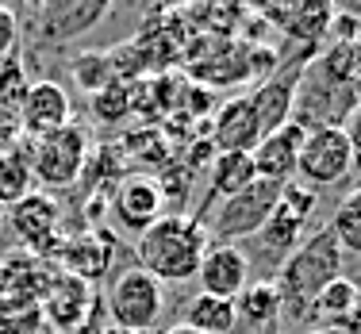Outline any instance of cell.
<instances>
[{"label": "cell", "instance_id": "1", "mask_svg": "<svg viewBox=\"0 0 361 334\" xmlns=\"http://www.w3.org/2000/svg\"><path fill=\"white\" fill-rule=\"evenodd\" d=\"M208 246H212V235L200 216L169 211L135 238V261H139L135 269L150 273L161 288L185 285V280H196V269H200Z\"/></svg>", "mask_w": 361, "mask_h": 334}, {"label": "cell", "instance_id": "2", "mask_svg": "<svg viewBox=\"0 0 361 334\" xmlns=\"http://www.w3.org/2000/svg\"><path fill=\"white\" fill-rule=\"evenodd\" d=\"M342 261L346 254L338 250L331 230H312L296 250L281 261L277 273V296H281V315H292V319L307 323V307L319 296L323 285H331L334 277H342Z\"/></svg>", "mask_w": 361, "mask_h": 334}, {"label": "cell", "instance_id": "3", "mask_svg": "<svg viewBox=\"0 0 361 334\" xmlns=\"http://www.w3.org/2000/svg\"><path fill=\"white\" fill-rule=\"evenodd\" d=\"M27 158H31V181L62 192V188H70L77 177L85 173V166H89V135L77 123H70L54 135L31 139Z\"/></svg>", "mask_w": 361, "mask_h": 334}, {"label": "cell", "instance_id": "4", "mask_svg": "<svg viewBox=\"0 0 361 334\" xmlns=\"http://www.w3.org/2000/svg\"><path fill=\"white\" fill-rule=\"evenodd\" d=\"M161 311H166V288L142 269H127L108 288V315L116 330L127 334H154Z\"/></svg>", "mask_w": 361, "mask_h": 334}, {"label": "cell", "instance_id": "5", "mask_svg": "<svg viewBox=\"0 0 361 334\" xmlns=\"http://www.w3.org/2000/svg\"><path fill=\"white\" fill-rule=\"evenodd\" d=\"M354 169V150H350L342 127H315L304 135V147L296 158V181L307 185L312 192L338 185Z\"/></svg>", "mask_w": 361, "mask_h": 334}, {"label": "cell", "instance_id": "6", "mask_svg": "<svg viewBox=\"0 0 361 334\" xmlns=\"http://www.w3.org/2000/svg\"><path fill=\"white\" fill-rule=\"evenodd\" d=\"M281 188L285 185H273L257 177L254 185H246L243 192H235L231 200L219 204V211L208 223V235L216 242H231L235 246L238 238H250L262 230V223L269 219V211L281 204Z\"/></svg>", "mask_w": 361, "mask_h": 334}, {"label": "cell", "instance_id": "7", "mask_svg": "<svg viewBox=\"0 0 361 334\" xmlns=\"http://www.w3.org/2000/svg\"><path fill=\"white\" fill-rule=\"evenodd\" d=\"M4 219H8V227H12V235L20 238L31 254H58V246H62V235H58V227H62V208H58L47 192H39V188L27 192L23 200H16L12 208H4Z\"/></svg>", "mask_w": 361, "mask_h": 334}, {"label": "cell", "instance_id": "8", "mask_svg": "<svg viewBox=\"0 0 361 334\" xmlns=\"http://www.w3.org/2000/svg\"><path fill=\"white\" fill-rule=\"evenodd\" d=\"M73 123V100L58 81H31L20 97V131L31 139L54 135Z\"/></svg>", "mask_w": 361, "mask_h": 334}, {"label": "cell", "instance_id": "9", "mask_svg": "<svg viewBox=\"0 0 361 334\" xmlns=\"http://www.w3.org/2000/svg\"><path fill=\"white\" fill-rule=\"evenodd\" d=\"M161 208H166V200H161L158 181H154L150 173L119 177L116 192H111V211H116L119 230L139 238L146 227H154V223L161 219Z\"/></svg>", "mask_w": 361, "mask_h": 334}, {"label": "cell", "instance_id": "10", "mask_svg": "<svg viewBox=\"0 0 361 334\" xmlns=\"http://www.w3.org/2000/svg\"><path fill=\"white\" fill-rule=\"evenodd\" d=\"M54 258L62 265V273L92 285V280L108 277L111 261H116V235L111 230H85L77 238H66Z\"/></svg>", "mask_w": 361, "mask_h": 334}, {"label": "cell", "instance_id": "11", "mask_svg": "<svg viewBox=\"0 0 361 334\" xmlns=\"http://www.w3.org/2000/svg\"><path fill=\"white\" fill-rule=\"evenodd\" d=\"M204 296H219V299H235L250 285V258L231 242H212L204 254L200 269H196Z\"/></svg>", "mask_w": 361, "mask_h": 334}, {"label": "cell", "instance_id": "12", "mask_svg": "<svg viewBox=\"0 0 361 334\" xmlns=\"http://www.w3.org/2000/svg\"><path fill=\"white\" fill-rule=\"evenodd\" d=\"M108 16L104 0H62V4L35 8V35L42 42H70L85 35L89 27H97Z\"/></svg>", "mask_w": 361, "mask_h": 334}, {"label": "cell", "instance_id": "13", "mask_svg": "<svg viewBox=\"0 0 361 334\" xmlns=\"http://www.w3.org/2000/svg\"><path fill=\"white\" fill-rule=\"evenodd\" d=\"M304 127L300 123H288L277 127L273 135H265L262 142L250 150L254 158V173L262 181H273V185H288L296 177V158H300V147H304Z\"/></svg>", "mask_w": 361, "mask_h": 334}, {"label": "cell", "instance_id": "14", "mask_svg": "<svg viewBox=\"0 0 361 334\" xmlns=\"http://www.w3.org/2000/svg\"><path fill=\"white\" fill-rule=\"evenodd\" d=\"M212 123H216L212 127V147L219 154H250L257 142H262V127H257L250 97L227 100V104L216 111Z\"/></svg>", "mask_w": 361, "mask_h": 334}, {"label": "cell", "instance_id": "15", "mask_svg": "<svg viewBox=\"0 0 361 334\" xmlns=\"http://www.w3.org/2000/svg\"><path fill=\"white\" fill-rule=\"evenodd\" d=\"M300 77H304V66H300V70L273 73L269 81H262L254 92H246V97H250V104H254L257 127H262V139H265V135H273L277 127H285L288 119H292V100H296Z\"/></svg>", "mask_w": 361, "mask_h": 334}, {"label": "cell", "instance_id": "16", "mask_svg": "<svg viewBox=\"0 0 361 334\" xmlns=\"http://www.w3.org/2000/svg\"><path fill=\"white\" fill-rule=\"evenodd\" d=\"M89 304H92V285L70 277V273H54L42 292V307H47V319L62 330H73L85 323L89 315Z\"/></svg>", "mask_w": 361, "mask_h": 334}, {"label": "cell", "instance_id": "17", "mask_svg": "<svg viewBox=\"0 0 361 334\" xmlns=\"http://www.w3.org/2000/svg\"><path fill=\"white\" fill-rule=\"evenodd\" d=\"M235 319H238V327H246V330L277 334V323H281L277 285H273V280H250V285L235 296Z\"/></svg>", "mask_w": 361, "mask_h": 334}, {"label": "cell", "instance_id": "18", "mask_svg": "<svg viewBox=\"0 0 361 334\" xmlns=\"http://www.w3.org/2000/svg\"><path fill=\"white\" fill-rule=\"evenodd\" d=\"M27 192H35L27 142H8V147H0V208H12Z\"/></svg>", "mask_w": 361, "mask_h": 334}, {"label": "cell", "instance_id": "19", "mask_svg": "<svg viewBox=\"0 0 361 334\" xmlns=\"http://www.w3.org/2000/svg\"><path fill=\"white\" fill-rule=\"evenodd\" d=\"M304 227L307 219L296 216L292 208H285V204H277V208L269 211V219L262 223V230H257V238H262V246L273 254V258L285 261L292 250H296L300 242H304Z\"/></svg>", "mask_w": 361, "mask_h": 334}, {"label": "cell", "instance_id": "20", "mask_svg": "<svg viewBox=\"0 0 361 334\" xmlns=\"http://www.w3.org/2000/svg\"><path fill=\"white\" fill-rule=\"evenodd\" d=\"M185 327L200 330V334H235L238 319H235V299H219V296H192L185 307Z\"/></svg>", "mask_w": 361, "mask_h": 334}, {"label": "cell", "instance_id": "21", "mask_svg": "<svg viewBox=\"0 0 361 334\" xmlns=\"http://www.w3.org/2000/svg\"><path fill=\"white\" fill-rule=\"evenodd\" d=\"M254 181H257V173H254V158H250V154H216V161H212L208 204L231 200L235 192H243V188L254 185Z\"/></svg>", "mask_w": 361, "mask_h": 334}, {"label": "cell", "instance_id": "22", "mask_svg": "<svg viewBox=\"0 0 361 334\" xmlns=\"http://www.w3.org/2000/svg\"><path fill=\"white\" fill-rule=\"evenodd\" d=\"M361 299V288L354 285L350 277H334L331 285L319 288V296L312 299V307H307V319L323 323V327H338V319H346L350 307H354Z\"/></svg>", "mask_w": 361, "mask_h": 334}, {"label": "cell", "instance_id": "23", "mask_svg": "<svg viewBox=\"0 0 361 334\" xmlns=\"http://www.w3.org/2000/svg\"><path fill=\"white\" fill-rule=\"evenodd\" d=\"M326 230L334 235V242H338L342 254H354V258H361V188H354V192L342 196V204L334 208Z\"/></svg>", "mask_w": 361, "mask_h": 334}, {"label": "cell", "instance_id": "24", "mask_svg": "<svg viewBox=\"0 0 361 334\" xmlns=\"http://www.w3.org/2000/svg\"><path fill=\"white\" fill-rule=\"evenodd\" d=\"M73 81L81 85L89 97H92V92H100L104 85L116 81L111 58H108V54H97V50H92V54H77V58H73Z\"/></svg>", "mask_w": 361, "mask_h": 334}, {"label": "cell", "instance_id": "25", "mask_svg": "<svg viewBox=\"0 0 361 334\" xmlns=\"http://www.w3.org/2000/svg\"><path fill=\"white\" fill-rule=\"evenodd\" d=\"M131 92L123 89L119 81L104 85L100 92H92V111H97V119H108V123H116V119H123L127 111H131Z\"/></svg>", "mask_w": 361, "mask_h": 334}, {"label": "cell", "instance_id": "26", "mask_svg": "<svg viewBox=\"0 0 361 334\" xmlns=\"http://www.w3.org/2000/svg\"><path fill=\"white\" fill-rule=\"evenodd\" d=\"M20 39H23V23L16 16V8L0 4V62H8L20 50Z\"/></svg>", "mask_w": 361, "mask_h": 334}, {"label": "cell", "instance_id": "27", "mask_svg": "<svg viewBox=\"0 0 361 334\" xmlns=\"http://www.w3.org/2000/svg\"><path fill=\"white\" fill-rule=\"evenodd\" d=\"M342 135H346V142H350V150H354V158L361 154V104L350 108V116L342 119Z\"/></svg>", "mask_w": 361, "mask_h": 334}, {"label": "cell", "instance_id": "28", "mask_svg": "<svg viewBox=\"0 0 361 334\" xmlns=\"http://www.w3.org/2000/svg\"><path fill=\"white\" fill-rule=\"evenodd\" d=\"M338 330H342V334H361V299L350 307L346 319H338Z\"/></svg>", "mask_w": 361, "mask_h": 334}, {"label": "cell", "instance_id": "29", "mask_svg": "<svg viewBox=\"0 0 361 334\" xmlns=\"http://www.w3.org/2000/svg\"><path fill=\"white\" fill-rule=\"evenodd\" d=\"M161 334H200V330H192V327H185V323H177V327H169V330H161Z\"/></svg>", "mask_w": 361, "mask_h": 334}, {"label": "cell", "instance_id": "30", "mask_svg": "<svg viewBox=\"0 0 361 334\" xmlns=\"http://www.w3.org/2000/svg\"><path fill=\"white\" fill-rule=\"evenodd\" d=\"M307 334H342L338 327H319V330H307Z\"/></svg>", "mask_w": 361, "mask_h": 334}, {"label": "cell", "instance_id": "31", "mask_svg": "<svg viewBox=\"0 0 361 334\" xmlns=\"http://www.w3.org/2000/svg\"><path fill=\"white\" fill-rule=\"evenodd\" d=\"M350 173H354L357 181H361V154H357V158H354V169H350Z\"/></svg>", "mask_w": 361, "mask_h": 334}, {"label": "cell", "instance_id": "32", "mask_svg": "<svg viewBox=\"0 0 361 334\" xmlns=\"http://www.w3.org/2000/svg\"><path fill=\"white\" fill-rule=\"evenodd\" d=\"M0 223H4V208H0Z\"/></svg>", "mask_w": 361, "mask_h": 334}, {"label": "cell", "instance_id": "33", "mask_svg": "<svg viewBox=\"0 0 361 334\" xmlns=\"http://www.w3.org/2000/svg\"><path fill=\"white\" fill-rule=\"evenodd\" d=\"M357 288H361V285H357Z\"/></svg>", "mask_w": 361, "mask_h": 334}, {"label": "cell", "instance_id": "34", "mask_svg": "<svg viewBox=\"0 0 361 334\" xmlns=\"http://www.w3.org/2000/svg\"><path fill=\"white\" fill-rule=\"evenodd\" d=\"M357 85H361V81H357Z\"/></svg>", "mask_w": 361, "mask_h": 334}]
</instances>
